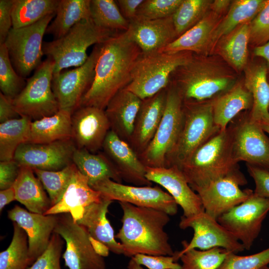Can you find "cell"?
Listing matches in <instances>:
<instances>
[{
  "instance_id": "6da1fadb",
  "label": "cell",
  "mask_w": 269,
  "mask_h": 269,
  "mask_svg": "<svg viewBox=\"0 0 269 269\" xmlns=\"http://www.w3.org/2000/svg\"><path fill=\"white\" fill-rule=\"evenodd\" d=\"M141 53L126 31L103 43L93 82L79 107L93 106L105 110L112 98L130 83L133 68Z\"/></svg>"
},
{
  "instance_id": "7a4b0ae2",
  "label": "cell",
  "mask_w": 269,
  "mask_h": 269,
  "mask_svg": "<svg viewBox=\"0 0 269 269\" xmlns=\"http://www.w3.org/2000/svg\"><path fill=\"white\" fill-rule=\"evenodd\" d=\"M123 211L122 227L115 237L120 241L123 255L132 258L137 254L173 256L165 226L169 215L159 210L119 202Z\"/></svg>"
},
{
  "instance_id": "3957f363",
  "label": "cell",
  "mask_w": 269,
  "mask_h": 269,
  "mask_svg": "<svg viewBox=\"0 0 269 269\" xmlns=\"http://www.w3.org/2000/svg\"><path fill=\"white\" fill-rule=\"evenodd\" d=\"M173 85L183 102L210 101L232 87L235 76L222 63L205 55L193 57L172 74Z\"/></svg>"
},
{
  "instance_id": "277c9868",
  "label": "cell",
  "mask_w": 269,
  "mask_h": 269,
  "mask_svg": "<svg viewBox=\"0 0 269 269\" xmlns=\"http://www.w3.org/2000/svg\"><path fill=\"white\" fill-rule=\"evenodd\" d=\"M177 167L193 190L239 169L229 128L212 136Z\"/></svg>"
},
{
  "instance_id": "5b68a950",
  "label": "cell",
  "mask_w": 269,
  "mask_h": 269,
  "mask_svg": "<svg viewBox=\"0 0 269 269\" xmlns=\"http://www.w3.org/2000/svg\"><path fill=\"white\" fill-rule=\"evenodd\" d=\"M118 33L97 26L89 18L77 23L63 36L43 41L42 50L54 63V75L81 66L89 57L87 51L90 46L103 43Z\"/></svg>"
},
{
  "instance_id": "8992f818",
  "label": "cell",
  "mask_w": 269,
  "mask_h": 269,
  "mask_svg": "<svg viewBox=\"0 0 269 269\" xmlns=\"http://www.w3.org/2000/svg\"><path fill=\"white\" fill-rule=\"evenodd\" d=\"M193 55L189 51L141 52L133 68L131 81L125 89L141 100L151 97L167 88L174 72L189 62Z\"/></svg>"
},
{
  "instance_id": "52a82bcc",
  "label": "cell",
  "mask_w": 269,
  "mask_h": 269,
  "mask_svg": "<svg viewBox=\"0 0 269 269\" xmlns=\"http://www.w3.org/2000/svg\"><path fill=\"white\" fill-rule=\"evenodd\" d=\"M220 131L213 118L212 100L183 102V119L179 135L167 158L166 167L179 166L199 147Z\"/></svg>"
},
{
  "instance_id": "ba28073f",
  "label": "cell",
  "mask_w": 269,
  "mask_h": 269,
  "mask_svg": "<svg viewBox=\"0 0 269 269\" xmlns=\"http://www.w3.org/2000/svg\"><path fill=\"white\" fill-rule=\"evenodd\" d=\"M183 119V101L170 83L163 115L151 141L138 156L145 166L166 167V159L179 135Z\"/></svg>"
},
{
  "instance_id": "9c48e42d",
  "label": "cell",
  "mask_w": 269,
  "mask_h": 269,
  "mask_svg": "<svg viewBox=\"0 0 269 269\" xmlns=\"http://www.w3.org/2000/svg\"><path fill=\"white\" fill-rule=\"evenodd\" d=\"M54 67L53 61L47 58L26 79L24 88L12 99L14 107L20 117L32 121L53 115L59 111L52 88Z\"/></svg>"
},
{
  "instance_id": "30bf717a",
  "label": "cell",
  "mask_w": 269,
  "mask_h": 269,
  "mask_svg": "<svg viewBox=\"0 0 269 269\" xmlns=\"http://www.w3.org/2000/svg\"><path fill=\"white\" fill-rule=\"evenodd\" d=\"M55 14L25 27L11 28L4 44L17 73L25 78L42 63L43 38Z\"/></svg>"
},
{
  "instance_id": "8fae6325",
  "label": "cell",
  "mask_w": 269,
  "mask_h": 269,
  "mask_svg": "<svg viewBox=\"0 0 269 269\" xmlns=\"http://www.w3.org/2000/svg\"><path fill=\"white\" fill-rule=\"evenodd\" d=\"M235 161L269 170V137L260 123L252 120L249 113L228 127Z\"/></svg>"
},
{
  "instance_id": "7c38bea8",
  "label": "cell",
  "mask_w": 269,
  "mask_h": 269,
  "mask_svg": "<svg viewBox=\"0 0 269 269\" xmlns=\"http://www.w3.org/2000/svg\"><path fill=\"white\" fill-rule=\"evenodd\" d=\"M179 226L182 229L191 228L194 234L190 242L183 241V249L175 253L173 257L176 262L182 254L191 249L221 248L235 254L245 250L231 232L204 211L189 217L181 216Z\"/></svg>"
},
{
  "instance_id": "4fadbf2b",
  "label": "cell",
  "mask_w": 269,
  "mask_h": 269,
  "mask_svg": "<svg viewBox=\"0 0 269 269\" xmlns=\"http://www.w3.org/2000/svg\"><path fill=\"white\" fill-rule=\"evenodd\" d=\"M53 233L59 235L66 243L62 258L69 269H106L104 258L94 250L87 230L69 213L58 215Z\"/></svg>"
},
{
  "instance_id": "5bb4252c",
  "label": "cell",
  "mask_w": 269,
  "mask_h": 269,
  "mask_svg": "<svg viewBox=\"0 0 269 269\" xmlns=\"http://www.w3.org/2000/svg\"><path fill=\"white\" fill-rule=\"evenodd\" d=\"M91 187L100 192L103 198L113 201L156 209L169 216L175 215L177 213L178 205L174 199L158 186L129 185L105 179Z\"/></svg>"
},
{
  "instance_id": "9a60e30c",
  "label": "cell",
  "mask_w": 269,
  "mask_h": 269,
  "mask_svg": "<svg viewBox=\"0 0 269 269\" xmlns=\"http://www.w3.org/2000/svg\"><path fill=\"white\" fill-rule=\"evenodd\" d=\"M269 212V199L253 193L244 202L220 216L218 222L249 250Z\"/></svg>"
},
{
  "instance_id": "2e32d148",
  "label": "cell",
  "mask_w": 269,
  "mask_h": 269,
  "mask_svg": "<svg viewBox=\"0 0 269 269\" xmlns=\"http://www.w3.org/2000/svg\"><path fill=\"white\" fill-rule=\"evenodd\" d=\"M102 43L95 45L87 61L81 66L69 70H63L53 75L52 88L60 110L73 112L92 85L95 67Z\"/></svg>"
},
{
  "instance_id": "e0dca14e",
  "label": "cell",
  "mask_w": 269,
  "mask_h": 269,
  "mask_svg": "<svg viewBox=\"0 0 269 269\" xmlns=\"http://www.w3.org/2000/svg\"><path fill=\"white\" fill-rule=\"evenodd\" d=\"M247 183V179L239 169L194 191L199 196L204 211L217 220L222 215L244 202L253 193L251 189L240 188V186Z\"/></svg>"
},
{
  "instance_id": "ac0fdd59",
  "label": "cell",
  "mask_w": 269,
  "mask_h": 269,
  "mask_svg": "<svg viewBox=\"0 0 269 269\" xmlns=\"http://www.w3.org/2000/svg\"><path fill=\"white\" fill-rule=\"evenodd\" d=\"M76 148L72 139L47 143L26 142L18 147L13 159L20 166L33 169L57 171L73 163Z\"/></svg>"
},
{
  "instance_id": "d6986e66",
  "label": "cell",
  "mask_w": 269,
  "mask_h": 269,
  "mask_svg": "<svg viewBox=\"0 0 269 269\" xmlns=\"http://www.w3.org/2000/svg\"><path fill=\"white\" fill-rule=\"evenodd\" d=\"M110 124L105 110L80 106L72 114V139L77 148L95 152L102 147Z\"/></svg>"
},
{
  "instance_id": "ffe728a7",
  "label": "cell",
  "mask_w": 269,
  "mask_h": 269,
  "mask_svg": "<svg viewBox=\"0 0 269 269\" xmlns=\"http://www.w3.org/2000/svg\"><path fill=\"white\" fill-rule=\"evenodd\" d=\"M146 178L163 187L182 209L183 216L189 217L204 211L200 198L190 186L176 166H146Z\"/></svg>"
},
{
  "instance_id": "44dd1931",
  "label": "cell",
  "mask_w": 269,
  "mask_h": 269,
  "mask_svg": "<svg viewBox=\"0 0 269 269\" xmlns=\"http://www.w3.org/2000/svg\"><path fill=\"white\" fill-rule=\"evenodd\" d=\"M7 217L27 235L30 266L48 246L57 223L58 215L32 213L15 205L8 211Z\"/></svg>"
},
{
  "instance_id": "7402d4cb",
  "label": "cell",
  "mask_w": 269,
  "mask_h": 269,
  "mask_svg": "<svg viewBox=\"0 0 269 269\" xmlns=\"http://www.w3.org/2000/svg\"><path fill=\"white\" fill-rule=\"evenodd\" d=\"M102 148L122 180L135 186H151L146 178V166L130 144L110 130Z\"/></svg>"
},
{
  "instance_id": "603a6c76",
  "label": "cell",
  "mask_w": 269,
  "mask_h": 269,
  "mask_svg": "<svg viewBox=\"0 0 269 269\" xmlns=\"http://www.w3.org/2000/svg\"><path fill=\"white\" fill-rule=\"evenodd\" d=\"M172 16L153 20L135 18L126 32L142 53L159 51L177 38Z\"/></svg>"
},
{
  "instance_id": "cb8c5ba5",
  "label": "cell",
  "mask_w": 269,
  "mask_h": 269,
  "mask_svg": "<svg viewBox=\"0 0 269 269\" xmlns=\"http://www.w3.org/2000/svg\"><path fill=\"white\" fill-rule=\"evenodd\" d=\"M167 97V88L142 100L129 143L139 156L146 148L162 118Z\"/></svg>"
},
{
  "instance_id": "d4e9b609",
  "label": "cell",
  "mask_w": 269,
  "mask_h": 269,
  "mask_svg": "<svg viewBox=\"0 0 269 269\" xmlns=\"http://www.w3.org/2000/svg\"><path fill=\"white\" fill-rule=\"evenodd\" d=\"M102 198L100 192L90 186L87 178L76 167L61 199L44 215L69 213L77 222L82 218L87 206Z\"/></svg>"
},
{
  "instance_id": "484cf974",
  "label": "cell",
  "mask_w": 269,
  "mask_h": 269,
  "mask_svg": "<svg viewBox=\"0 0 269 269\" xmlns=\"http://www.w3.org/2000/svg\"><path fill=\"white\" fill-rule=\"evenodd\" d=\"M141 101L136 95L124 88L112 98L105 109L111 130L128 143Z\"/></svg>"
},
{
  "instance_id": "4316f807",
  "label": "cell",
  "mask_w": 269,
  "mask_h": 269,
  "mask_svg": "<svg viewBox=\"0 0 269 269\" xmlns=\"http://www.w3.org/2000/svg\"><path fill=\"white\" fill-rule=\"evenodd\" d=\"M223 17L209 10L194 26L159 51L169 53L189 51L206 56L212 34Z\"/></svg>"
},
{
  "instance_id": "83f0119b",
  "label": "cell",
  "mask_w": 269,
  "mask_h": 269,
  "mask_svg": "<svg viewBox=\"0 0 269 269\" xmlns=\"http://www.w3.org/2000/svg\"><path fill=\"white\" fill-rule=\"evenodd\" d=\"M112 202L103 198L100 201L91 204L76 222L84 227L90 236L105 244L111 252L123 255V246L116 241L114 230L107 218L108 208Z\"/></svg>"
},
{
  "instance_id": "f1b7e54d",
  "label": "cell",
  "mask_w": 269,
  "mask_h": 269,
  "mask_svg": "<svg viewBox=\"0 0 269 269\" xmlns=\"http://www.w3.org/2000/svg\"><path fill=\"white\" fill-rule=\"evenodd\" d=\"M212 103L214 123L220 131H224L241 112L251 110L253 100L244 82H237L212 99Z\"/></svg>"
},
{
  "instance_id": "f546056e",
  "label": "cell",
  "mask_w": 269,
  "mask_h": 269,
  "mask_svg": "<svg viewBox=\"0 0 269 269\" xmlns=\"http://www.w3.org/2000/svg\"><path fill=\"white\" fill-rule=\"evenodd\" d=\"M244 84L253 100L249 115L254 121L261 123L269 121V81L264 61L247 65L244 69Z\"/></svg>"
},
{
  "instance_id": "4dcf8cb0",
  "label": "cell",
  "mask_w": 269,
  "mask_h": 269,
  "mask_svg": "<svg viewBox=\"0 0 269 269\" xmlns=\"http://www.w3.org/2000/svg\"><path fill=\"white\" fill-rule=\"evenodd\" d=\"M13 187L16 200L28 211L44 214L51 207L50 198L32 168L20 166L19 175Z\"/></svg>"
},
{
  "instance_id": "1f68e13d",
  "label": "cell",
  "mask_w": 269,
  "mask_h": 269,
  "mask_svg": "<svg viewBox=\"0 0 269 269\" xmlns=\"http://www.w3.org/2000/svg\"><path fill=\"white\" fill-rule=\"evenodd\" d=\"M72 114L59 110L55 114L32 121L27 142L47 143L72 139Z\"/></svg>"
},
{
  "instance_id": "d6a6232c",
  "label": "cell",
  "mask_w": 269,
  "mask_h": 269,
  "mask_svg": "<svg viewBox=\"0 0 269 269\" xmlns=\"http://www.w3.org/2000/svg\"><path fill=\"white\" fill-rule=\"evenodd\" d=\"M266 0H236L215 28L210 41L208 53L214 51L219 40L239 25L250 22L260 11Z\"/></svg>"
},
{
  "instance_id": "836d02e7",
  "label": "cell",
  "mask_w": 269,
  "mask_h": 269,
  "mask_svg": "<svg viewBox=\"0 0 269 269\" xmlns=\"http://www.w3.org/2000/svg\"><path fill=\"white\" fill-rule=\"evenodd\" d=\"M250 23L239 25L223 36L214 49L232 68L238 72L244 70L248 65Z\"/></svg>"
},
{
  "instance_id": "e575fe53",
  "label": "cell",
  "mask_w": 269,
  "mask_h": 269,
  "mask_svg": "<svg viewBox=\"0 0 269 269\" xmlns=\"http://www.w3.org/2000/svg\"><path fill=\"white\" fill-rule=\"evenodd\" d=\"M72 162L87 178L90 186L105 179L122 182L119 172L105 154H95L77 148L73 155Z\"/></svg>"
},
{
  "instance_id": "d590c367",
  "label": "cell",
  "mask_w": 269,
  "mask_h": 269,
  "mask_svg": "<svg viewBox=\"0 0 269 269\" xmlns=\"http://www.w3.org/2000/svg\"><path fill=\"white\" fill-rule=\"evenodd\" d=\"M91 0H59L54 20L48 25L45 34L54 39L65 35L80 21L91 18Z\"/></svg>"
},
{
  "instance_id": "8d00e7d4",
  "label": "cell",
  "mask_w": 269,
  "mask_h": 269,
  "mask_svg": "<svg viewBox=\"0 0 269 269\" xmlns=\"http://www.w3.org/2000/svg\"><path fill=\"white\" fill-rule=\"evenodd\" d=\"M59 0H13L12 28L32 25L47 15L56 14Z\"/></svg>"
},
{
  "instance_id": "74e56055",
  "label": "cell",
  "mask_w": 269,
  "mask_h": 269,
  "mask_svg": "<svg viewBox=\"0 0 269 269\" xmlns=\"http://www.w3.org/2000/svg\"><path fill=\"white\" fill-rule=\"evenodd\" d=\"M31 121L20 117L0 124V161L13 159L18 147L28 142Z\"/></svg>"
},
{
  "instance_id": "f35d334b",
  "label": "cell",
  "mask_w": 269,
  "mask_h": 269,
  "mask_svg": "<svg viewBox=\"0 0 269 269\" xmlns=\"http://www.w3.org/2000/svg\"><path fill=\"white\" fill-rule=\"evenodd\" d=\"M12 225L11 241L0 253V269H27L30 266L27 235L17 223Z\"/></svg>"
},
{
  "instance_id": "ab89813d",
  "label": "cell",
  "mask_w": 269,
  "mask_h": 269,
  "mask_svg": "<svg viewBox=\"0 0 269 269\" xmlns=\"http://www.w3.org/2000/svg\"><path fill=\"white\" fill-rule=\"evenodd\" d=\"M91 18L98 26L116 32H124L130 22L122 15L116 0H91Z\"/></svg>"
},
{
  "instance_id": "60d3db41",
  "label": "cell",
  "mask_w": 269,
  "mask_h": 269,
  "mask_svg": "<svg viewBox=\"0 0 269 269\" xmlns=\"http://www.w3.org/2000/svg\"><path fill=\"white\" fill-rule=\"evenodd\" d=\"M212 1L182 0L172 16L177 37L203 18L209 11Z\"/></svg>"
},
{
  "instance_id": "b9f144b4",
  "label": "cell",
  "mask_w": 269,
  "mask_h": 269,
  "mask_svg": "<svg viewBox=\"0 0 269 269\" xmlns=\"http://www.w3.org/2000/svg\"><path fill=\"white\" fill-rule=\"evenodd\" d=\"M76 168L75 164L72 163L57 171L33 169L48 193L52 206L61 199L71 181Z\"/></svg>"
},
{
  "instance_id": "7bdbcfd3",
  "label": "cell",
  "mask_w": 269,
  "mask_h": 269,
  "mask_svg": "<svg viewBox=\"0 0 269 269\" xmlns=\"http://www.w3.org/2000/svg\"><path fill=\"white\" fill-rule=\"evenodd\" d=\"M231 252L221 248L191 249L179 258L181 269H218Z\"/></svg>"
},
{
  "instance_id": "ee69618b",
  "label": "cell",
  "mask_w": 269,
  "mask_h": 269,
  "mask_svg": "<svg viewBox=\"0 0 269 269\" xmlns=\"http://www.w3.org/2000/svg\"><path fill=\"white\" fill-rule=\"evenodd\" d=\"M26 83L14 69L4 44L0 45V89L1 93L11 99L22 90Z\"/></svg>"
},
{
  "instance_id": "f6af8a7d",
  "label": "cell",
  "mask_w": 269,
  "mask_h": 269,
  "mask_svg": "<svg viewBox=\"0 0 269 269\" xmlns=\"http://www.w3.org/2000/svg\"><path fill=\"white\" fill-rule=\"evenodd\" d=\"M182 1V0H143L137 9L135 18L153 20L171 16Z\"/></svg>"
},
{
  "instance_id": "bcb514c9",
  "label": "cell",
  "mask_w": 269,
  "mask_h": 269,
  "mask_svg": "<svg viewBox=\"0 0 269 269\" xmlns=\"http://www.w3.org/2000/svg\"><path fill=\"white\" fill-rule=\"evenodd\" d=\"M269 264V247L248 256H239L230 252L218 269H261Z\"/></svg>"
},
{
  "instance_id": "7dc6e473",
  "label": "cell",
  "mask_w": 269,
  "mask_h": 269,
  "mask_svg": "<svg viewBox=\"0 0 269 269\" xmlns=\"http://www.w3.org/2000/svg\"><path fill=\"white\" fill-rule=\"evenodd\" d=\"M64 244L61 237L53 233L46 250L27 269H61L60 261Z\"/></svg>"
},
{
  "instance_id": "c3c4849f",
  "label": "cell",
  "mask_w": 269,
  "mask_h": 269,
  "mask_svg": "<svg viewBox=\"0 0 269 269\" xmlns=\"http://www.w3.org/2000/svg\"><path fill=\"white\" fill-rule=\"evenodd\" d=\"M250 41L255 47L269 41V0L250 23Z\"/></svg>"
},
{
  "instance_id": "681fc988",
  "label": "cell",
  "mask_w": 269,
  "mask_h": 269,
  "mask_svg": "<svg viewBox=\"0 0 269 269\" xmlns=\"http://www.w3.org/2000/svg\"><path fill=\"white\" fill-rule=\"evenodd\" d=\"M136 264L148 269H181L173 256L137 254L131 258Z\"/></svg>"
},
{
  "instance_id": "f907efd6",
  "label": "cell",
  "mask_w": 269,
  "mask_h": 269,
  "mask_svg": "<svg viewBox=\"0 0 269 269\" xmlns=\"http://www.w3.org/2000/svg\"><path fill=\"white\" fill-rule=\"evenodd\" d=\"M246 165L248 171L255 182L254 194L269 199V170L248 164Z\"/></svg>"
},
{
  "instance_id": "816d5d0a",
  "label": "cell",
  "mask_w": 269,
  "mask_h": 269,
  "mask_svg": "<svg viewBox=\"0 0 269 269\" xmlns=\"http://www.w3.org/2000/svg\"><path fill=\"white\" fill-rule=\"evenodd\" d=\"M20 166L14 159L0 161V189L3 190L13 186L19 173Z\"/></svg>"
},
{
  "instance_id": "f5cc1de1",
  "label": "cell",
  "mask_w": 269,
  "mask_h": 269,
  "mask_svg": "<svg viewBox=\"0 0 269 269\" xmlns=\"http://www.w3.org/2000/svg\"><path fill=\"white\" fill-rule=\"evenodd\" d=\"M13 0H0V45L5 40L12 28L11 11Z\"/></svg>"
},
{
  "instance_id": "db71d44e",
  "label": "cell",
  "mask_w": 269,
  "mask_h": 269,
  "mask_svg": "<svg viewBox=\"0 0 269 269\" xmlns=\"http://www.w3.org/2000/svg\"><path fill=\"white\" fill-rule=\"evenodd\" d=\"M20 117L16 111L12 99L8 98L1 92L0 93V123L17 118Z\"/></svg>"
},
{
  "instance_id": "11a10c76",
  "label": "cell",
  "mask_w": 269,
  "mask_h": 269,
  "mask_svg": "<svg viewBox=\"0 0 269 269\" xmlns=\"http://www.w3.org/2000/svg\"><path fill=\"white\" fill-rule=\"evenodd\" d=\"M143 0H118L116 2L122 15L130 22L135 18L137 9Z\"/></svg>"
},
{
  "instance_id": "9f6ffc18",
  "label": "cell",
  "mask_w": 269,
  "mask_h": 269,
  "mask_svg": "<svg viewBox=\"0 0 269 269\" xmlns=\"http://www.w3.org/2000/svg\"><path fill=\"white\" fill-rule=\"evenodd\" d=\"M253 54L255 56L262 58L265 61L269 81V41L264 45L255 47Z\"/></svg>"
},
{
  "instance_id": "6f0895ef",
  "label": "cell",
  "mask_w": 269,
  "mask_h": 269,
  "mask_svg": "<svg viewBox=\"0 0 269 269\" xmlns=\"http://www.w3.org/2000/svg\"><path fill=\"white\" fill-rule=\"evenodd\" d=\"M16 200L15 193L13 187L0 191V211L12 201Z\"/></svg>"
},
{
  "instance_id": "680465c9",
  "label": "cell",
  "mask_w": 269,
  "mask_h": 269,
  "mask_svg": "<svg viewBox=\"0 0 269 269\" xmlns=\"http://www.w3.org/2000/svg\"><path fill=\"white\" fill-rule=\"evenodd\" d=\"M232 1L230 0H212L210 5V10L214 12L222 15L225 12L228 10Z\"/></svg>"
},
{
  "instance_id": "91938a15",
  "label": "cell",
  "mask_w": 269,
  "mask_h": 269,
  "mask_svg": "<svg viewBox=\"0 0 269 269\" xmlns=\"http://www.w3.org/2000/svg\"><path fill=\"white\" fill-rule=\"evenodd\" d=\"M89 240L96 254L103 258L107 257L109 256L110 251L109 248L105 244L90 236L89 237Z\"/></svg>"
},
{
  "instance_id": "94428289",
  "label": "cell",
  "mask_w": 269,
  "mask_h": 269,
  "mask_svg": "<svg viewBox=\"0 0 269 269\" xmlns=\"http://www.w3.org/2000/svg\"><path fill=\"white\" fill-rule=\"evenodd\" d=\"M128 269H144L142 266L136 264L132 259L131 258L128 265Z\"/></svg>"
},
{
  "instance_id": "6125c7cd",
  "label": "cell",
  "mask_w": 269,
  "mask_h": 269,
  "mask_svg": "<svg viewBox=\"0 0 269 269\" xmlns=\"http://www.w3.org/2000/svg\"><path fill=\"white\" fill-rule=\"evenodd\" d=\"M260 124L265 132L269 134V121Z\"/></svg>"
},
{
  "instance_id": "be15d7a7",
  "label": "cell",
  "mask_w": 269,
  "mask_h": 269,
  "mask_svg": "<svg viewBox=\"0 0 269 269\" xmlns=\"http://www.w3.org/2000/svg\"><path fill=\"white\" fill-rule=\"evenodd\" d=\"M261 269H269V268L267 266H266V267H265L264 268H262Z\"/></svg>"
},
{
  "instance_id": "e7e4bbea",
  "label": "cell",
  "mask_w": 269,
  "mask_h": 269,
  "mask_svg": "<svg viewBox=\"0 0 269 269\" xmlns=\"http://www.w3.org/2000/svg\"></svg>"
}]
</instances>
